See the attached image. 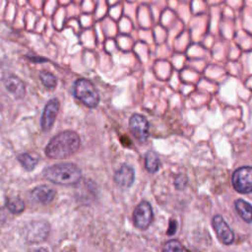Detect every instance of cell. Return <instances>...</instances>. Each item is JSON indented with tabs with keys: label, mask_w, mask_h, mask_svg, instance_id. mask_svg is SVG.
Wrapping results in <instances>:
<instances>
[{
	"label": "cell",
	"mask_w": 252,
	"mask_h": 252,
	"mask_svg": "<svg viewBox=\"0 0 252 252\" xmlns=\"http://www.w3.org/2000/svg\"><path fill=\"white\" fill-rule=\"evenodd\" d=\"M49 233V225L43 220H34L30 222L26 227L25 237L27 241L34 243L45 240Z\"/></svg>",
	"instance_id": "cell-6"
},
{
	"label": "cell",
	"mask_w": 252,
	"mask_h": 252,
	"mask_svg": "<svg viewBox=\"0 0 252 252\" xmlns=\"http://www.w3.org/2000/svg\"><path fill=\"white\" fill-rule=\"evenodd\" d=\"M44 177L58 185H74L80 182L82 170L74 163H58L46 167L43 171Z\"/></svg>",
	"instance_id": "cell-2"
},
{
	"label": "cell",
	"mask_w": 252,
	"mask_h": 252,
	"mask_svg": "<svg viewBox=\"0 0 252 252\" xmlns=\"http://www.w3.org/2000/svg\"><path fill=\"white\" fill-rule=\"evenodd\" d=\"M6 90L17 98H22L26 94L25 84L21 79L16 76H9L4 80Z\"/></svg>",
	"instance_id": "cell-12"
},
{
	"label": "cell",
	"mask_w": 252,
	"mask_h": 252,
	"mask_svg": "<svg viewBox=\"0 0 252 252\" xmlns=\"http://www.w3.org/2000/svg\"><path fill=\"white\" fill-rule=\"evenodd\" d=\"M59 106L60 103L57 98H52L45 104L40 119V126L43 132H48L52 128L59 111Z\"/></svg>",
	"instance_id": "cell-8"
},
{
	"label": "cell",
	"mask_w": 252,
	"mask_h": 252,
	"mask_svg": "<svg viewBox=\"0 0 252 252\" xmlns=\"http://www.w3.org/2000/svg\"><path fill=\"white\" fill-rule=\"evenodd\" d=\"M212 224L221 243L229 245L234 241V233L221 216L216 215L212 220Z\"/></svg>",
	"instance_id": "cell-9"
},
{
	"label": "cell",
	"mask_w": 252,
	"mask_h": 252,
	"mask_svg": "<svg viewBox=\"0 0 252 252\" xmlns=\"http://www.w3.org/2000/svg\"><path fill=\"white\" fill-rule=\"evenodd\" d=\"M39 79H40L41 83L43 84V86L46 87L47 89H54L57 85L56 77L48 71H45V70L40 71Z\"/></svg>",
	"instance_id": "cell-17"
},
{
	"label": "cell",
	"mask_w": 252,
	"mask_h": 252,
	"mask_svg": "<svg viewBox=\"0 0 252 252\" xmlns=\"http://www.w3.org/2000/svg\"><path fill=\"white\" fill-rule=\"evenodd\" d=\"M153 209L149 202H141L134 210L133 222L137 228L146 229L153 220Z\"/></svg>",
	"instance_id": "cell-5"
},
{
	"label": "cell",
	"mask_w": 252,
	"mask_h": 252,
	"mask_svg": "<svg viewBox=\"0 0 252 252\" xmlns=\"http://www.w3.org/2000/svg\"><path fill=\"white\" fill-rule=\"evenodd\" d=\"M18 160L26 170L32 171L38 163L39 157L35 154L23 153L18 156Z\"/></svg>",
	"instance_id": "cell-14"
},
{
	"label": "cell",
	"mask_w": 252,
	"mask_h": 252,
	"mask_svg": "<svg viewBox=\"0 0 252 252\" xmlns=\"http://www.w3.org/2000/svg\"><path fill=\"white\" fill-rule=\"evenodd\" d=\"M233 188L241 194H249L252 192V167L242 166L237 168L232 174Z\"/></svg>",
	"instance_id": "cell-4"
},
{
	"label": "cell",
	"mask_w": 252,
	"mask_h": 252,
	"mask_svg": "<svg viewBox=\"0 0 252 252\" xmlns=\"http://www.w3.org/2000/svg\"><path fill=\"white\" fill-rule=\"evenodd\" d=\"M162 250L163 251H181V250H185V248L182 246V244L179 241L169 240L164 244Z\"/></svg>",
	"instance_id": "cell-18"
},
{
	"label": "cell",
	"mask_w": 252,
	"mask_h": 252,
	"mask_svg": "<svg viewBox=\"0 0 252 252\" xmlns=\"http://www.w3.org/2000/svg\"><path fill=\"white\" fill-rule=\"evenodd\" d=\"M176 228H177V222L174 220H170L169 221V225H168V230H167V234L168 235H172L176 232Z\"/></svg>",
	"instance_id": "cell-19"
},
{
	"label": "cell",
	"mask_w": 252,
	"mask_h": 252,
	"mask_svg": "<svg viewBox=\"0 0 252 252\" xmlns=\"http://www.w3.org/2000/svg\"><path fill=\"white\" fill-rule=\"evenodd\" d=\"M129 127L131 133L138 141L141 143L147 141L149 137L150 125L148 120L143 115L138 113L133 114L129 120Z\"/></svg>",
	"instance_id": "cell-7"
},
{
	"label": "cell",
	"mask_w": 252,
	"mask_h": 252,
	"mask_svg": "<svg viewBox=\"0 0 252 252\" xmlns=\"http://www.w3.org/2000/svg\"><path fill=\"white\" fill-rule=\"evenodd\" d=\"M160 161L157 153L149 151L145 156V167L150 173H155L159 169Z\"/></svg>",
	"instance_id": "cell-15"
},
{
	"label": "cell",
	"mask_w": 252,
	"mask_h": 252,
	"mask_svg": "<svg viewBox=\"0 0 252 252\" xmlns=\"http://www.w3.org/2000/svg\"><path fill=\"white\" fill-rule=\"evenodd\" d=\"M234 206L239 217L244 221L251 223L252 222V206L248 202L242 199H237L234 202Z\"/></svg>",
	"instance_id": "cell-13"
},
{
	"label": "cell",
	"mask_w": 252,
	"mask_h": 252,
	"mask_svg": "<svg viewBox=\"0 0 252 252\" xmlns=\"http://www.w3.org/2000/svg\"><path fill=\"white\" fill-rule=\"evenodd\" d=\"M5 206L13 214H20L25 210V203L20 197L6 198Z\"/></svg>",
	"instance_id": "cell-16"
},
{
	"label": "cell",
	"mask_w": 252,
	"mask_h": 252,
	"mask_svg": "<svg viewBox=\"0 0 252 252\" xmlns=\"http://www.w3.org/2000/svg\"><path fill=\"white\" fill-rule=\"evenodd\" d=\"M56 196V191L47 185H39L33 188L31 192V197L36 203L42 205L50 204Z\"/></svg>",
	"instance_id": "cell-11"
},
{
	"label": "cell",
	"mask_w": 252,
	"mask_h": 252,
	"mask_svg": "<svg viewBox=\"0 0 252 252\" xmlns=\"http://www.w3.org/2000/svg\"><path fill=\"white\" fill-rule=\"evenodd\" d=\"M74 94L82 103L90 108H94L98 104V93L94 84L88 79H78L75 82Z\"/></svg>",
	"instance_id": "cell-3"
},
{
	"label": "cell",
	"mask_w": 252,
	"mask_h": 252,
	"mask_svg": "<svg viewBox=\"0 0 252 252\" xmlns=\"http://www.w3.org/2000/svg\"><path fill=\"white\" fill-rule=\"evenodd\" d=\"M114 182L122 189H127L132 186L135 180V170L129 164L121 165L114 173Z\"/></svg>",
	"instance_id": "cell-10"
},
{
	"label": "cell",
	"mask_w": 252,
	"mask_h": 252,
	"mask_svg": "<svg viewBox=\"0 0 252 252\" xmlns=\"http://www.w3.org/2000/svg\"><path fill=\"white\" fill-rule=\"evenodd\" d=\"M81 145L79 135L71 130L58 133L50 139L45 147V155L49 158L62 159L75 154Z\"/></svg>",
	"instance_id": "cell-1"
}]
</instances>
